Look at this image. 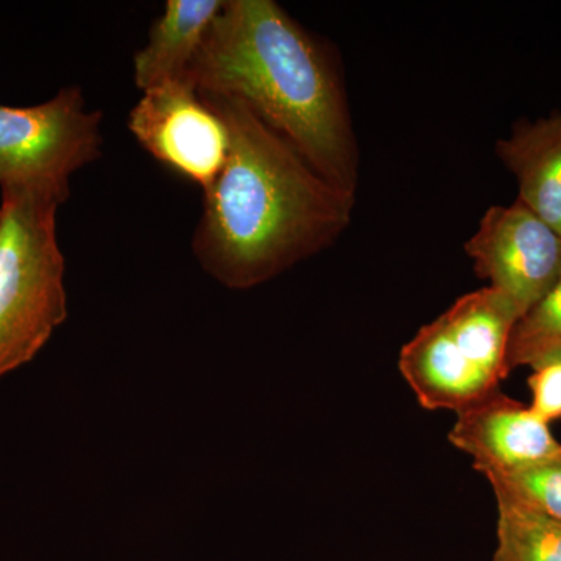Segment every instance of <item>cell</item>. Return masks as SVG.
<instances>
[{
  "label": "cell",
  "instance_id": "6da1fadb",
  "mask_svg": "<svg viewBox=\"0 0 561 561\" xmlns=\"http://www.w3.org/2000/svg\"><path fill=\"white\" fill-rule=\"evenodd\" d=\"M198 94L230 135L192 242L203 271L221 286L250 289L337 241L354 194L323 179L245 103Z\"/></svg>",
  "mask_w": 561,
  "mask_h": 561
},
{
  "label": "cell",
  "instance_id": "7a4b0ae2",
  "mask_svg": "<svg viewBox=\"0 0 561 561\" xmlns=\"http://www.w3.org/2000/svg\"><path fill=\"white\" fill-rule=\"evenodd\" d=\"M187 77L197 91L238 99L341 190L356 192L357 146L332 60L273 0H228Z\"/></svg>",
  "mask_w": 561,
  "mask_h": 561
},
{
  "label": "cell",
  "instance_id": "3957f363",
  "mask_svg": "<svg viewBox=\"0 0 561 561\" xmlns=\"http://www.w3.org/2000/svg\"><path fill=\"white\" fill-rule=\"evenodd\" d=\"M65 198L3 190L0 205V379L31 364L68 317L57 210Z\"/></svg>",
  "mask_w": 561,
  "mask_h": 561
},
{
  "label": "cell",
  "instance_id": "277c9868",
  "mask_svg": "<svg viewBox=\"0 0 561 561\" xmlns=\"http://www.w3.org/2000/svg\"><path fill=\"white\" fill-rule=\"evenodd\" d=\"M101 124L76 87L41 105H0V190L47 191L66 201L70 176L101 158Z\"/></svg>",
  "mask_w": 561,
  "mask_h": 561
},
{
  "label": "cell",
  "instance_id": "5b68a950",
  "mask_svg": "<svg viewBox=\"0 0 561 561\" xmlns=\"http://www.w3.org/2000/svg\"><path fill=\"white\" fill-rule=\"evenodd\" d=\"M128 128L154 160L208 191L227 162L230 135L191 79L144 92Z\"/></svg>",
  "mask_w": 561,
  "mask_h": 561
},
{
  "label": "cell",
  "instance_id": "8992f818",
  "mask_svg": "<svg viewBox=\"0 0 561 561\" xmlns=\"http://www.w3.org/2000/svg\"><path fill=\"white\" fill-rule=\"evenodd\" d=\"M465 251L522 317L561 275V236L518 201L486 210Z\"/></svg>",
  "mask_w": 561,
  "mask_h": 561
},
{
  "label": "cell",
  "instance_id": "52a82bcc",
  "mask_svg": "<svg viewBox=\"0 0 561 561\" xmlns=\"http://www.w3.org/2000/svg\"><path fill=\"white\" fill-rule=\"evenodd\" d=\"M449 442L485 478L523 470L561 451L548 421L497 390L457 412Z\"/></svg>",
  "mask_w": 561,
  "mask_h": 561
},
{
  "label": "cell",
  "instance_id": "ba28073f",
  "mask_svg": "<svg viewBox=\"0 0 561 561\" xmlns=\"http://www.w3.org/2000/svg\"><path fill=\"white\" fill-rule=\"evenodd\" d=\"M400 371L430 411L457 413L497 390L461 353L442 317L421 328L401 350Z\"/></svg>",
  "mask_w": 561,
  "mask_h": 561
},
{
  "label": "cell",
  "instance_id": "9c48e42d",
  "mask_svg": "<svg viewBox=\"0 0 561 561\" xmlns=\"http://www.w3.org/2000/svg\"><path fill=\"white\" fill-rule=\"evenodd\" d=\"M496 153L518 183V202L561 236V110L516 125Z\"/></svg>",
  "mask_w": 561,
  "mask_h": 561
},
{
  "label": "cell",
  "instance_id": "30bf717a",
  "mask_svg": "<svg viewBox=\"0 0 561 561\" xmlns=\"http://www.w3.org/2000/svg\"><path fill=\"white\" fill-rule=\"evenodd\" d=\"M221 7V0H169L151 24L146 46L133 58L136 87L146 92L190 79L191 62Z\"/></svg>",
  "mask_w": 561,
  "mask_h": 561
},
{
  "label": "cell",
  "instance_id": "8fae6325",
  "mask_svg": "<svg viewBox=\"0 0 561 561\" xmlns=\"http://www.w3.org/2000/svg\"><path fill=\"white\" fill-rule=\"evenodd\" d=\"M440 317L461 353L497 386L507 376L508 343L522 319L516 306L489 286L463 295Z\"/></svg>",
  "mask_w": 561,
  "mask_h": 561
},
{
  "label": "cell",
  "instance_id": "7c38bea8",
  "mask_svg": "<svg viewBox=\"0 0 561 561\" xmlns=\"http://www.w3.org/2000/svg\"><path fill=\"white\" fill-rule=\"evenodd\" d=\"M497 549L493 561H561V522L494 494Z\"/></svg>",
  "mask_w": 561,
  "mask_h": 561
},
{
  "label": "cell",
  "instance_id": "4fadbf2b",
  "mask_svg": "<svg viewBox=\"0 0 561 561\" xmlns=\"http://www.w3.org/2000/svg\"><path fill=\"white\" fill-rule=\"evenodd\" d=\"M561 351V275L551 289L516 321L508 343L507 370L534 367Z\"/></svg>",
  "mask_w": 561,
  "mask_h": 561
},
{
  "label": "cell",
  "instance_id": "5bb4252c",
  "mask_svg": "<svg viewBox=\"0 0 561 561\" xmlns=\"http://www.w3.org/2000/svg\"><path fill=\"white\" fill-rule=\"evenodd\" d=\"M486 479L494 494H501L561 522V451L551 459L523 470L491 474Z\"/></svg>",
  "mask_w": 561,
  "mask_h": 561
},
{
  "label": "cell",
  "instance_id": "9a60e30c",
  "mask_svg": "<svg viewBox=\"0 0 561 561\" xmlns=\"http://www.w3.org/2000/svg\"><path fill=\"white\" fill-rule=\"evenodd\" d=\"M530 409L551 423L561 419V351L549 354L530 367Z\"/></svg>",
  "mask_w": 561,
  "mask_h": 561
}]
</instances>
